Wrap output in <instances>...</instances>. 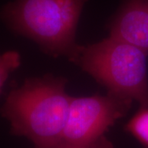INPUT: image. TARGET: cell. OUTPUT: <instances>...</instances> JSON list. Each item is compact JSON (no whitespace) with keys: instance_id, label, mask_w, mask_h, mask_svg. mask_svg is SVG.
I'll return each mask as SVG.
<instances>
[{"instance_id":"5","label":"cell","mask_w":148,"mask_h":148,"mask_svg":"<svg viewBox=\"0 0 148 148\" xmlns=\"http://www.w3.org/2000/svg\"><path fill=\"white\" fill-rule=\"evenodd\" d=\"M109 30L110 36L148 52V0H124Z\"/></svg>"},{"instance_id":"2","label":"cell","mask_w":148,"mask_h":148,"mask_svg":"<svg viewBox=\"0 0 148 148\" xmlns=\"http://www.w3.org/2000/svg\"><path fill=\"white\" fill-rule=\"evenodd\" d=\"M87 0H15L3 6L2 18L10 30L32 40L50 56L73 62L81 46L76 32Z\"/></svg>"},{"instance_id":"7","label":"cell","mask_w":148,"mask_h":148,"mask_svg":"<svg viewBox=\"0 0 148 148\" xmlns=\"http://www.w3.org/2000/svg\"><path fill=\"white\" fill-rule=\"evenodd\" d=\"M21 64V56L16 51H7L0 58V88L1 92L4 89L10 74L16 70Z\"/></svg>"},{"instance_id":"4","label":"cell","mask_w":148,"mask_h":148,"mask_svg":"<svg viewBox=\"0 0 148 148\" xmlns=\"http://www.w3.org/2000/svg\"><path fill=\"white\" fill-rule=\"evenodd\" d=\"M132 101L109 92L106 95L73 97L59 143L113 148L105 134L118 119L127 114Z\"/></svg>"},{"instance_id":"8","label":"cell","mask_w":148,"mask_h":148,"mask_svg":"<svg viewBox=\"0 0 148 148\" xmlns=\"http://www.w3.org/2000/svg\"><path fill=\"white\" fill-rule=\"evenodd\" d=\"M33 148H100V147H79V146H73V145H68L64 143H58L56 145L47 147H36Z\"/></svg>"},{"instance_id":"1","label":"cell","mask_w":148,"mask_h":148,"mask_svg":"<svg viewBox=\"0 0 148 148\" xmlns=\"http://www.w3.org/2000/svg\"><path fill=\"white\" fill-rule=\"evenodd\" d=\"M68 81L46 75L25 81L10 91L2 107V116L12 135L24 137L36 147L59 143L73 97L66 93Z\"/></svg>"},{"instance_id":"3","label":"cell","mask_w":148,"mask_h":148,"mask_svg":"<svg viewBox=\"0 0 148 148\" xmlns=\"http://www.w3.org/2000/svg\"><path fill=\"white\" fill-rule=\"evenodd\" d=\"M148 52L110 36L80 48L74 59L108 92L148 106Z\"/></svg>"},{"instance_id":"6","label":"cell","mask_w":148,"mask_h":148,"mask_svg":"<svg viewBox=\"0 0 148 148\" xmlns=\"http://www.w3.org/2000/svg\"><path fill=\"white\" fill-rule=\"evenodd\" d=\"M124 130L143 148H148V106H140L139 110L125 124Z\"/></svg>"}]
</instances>
